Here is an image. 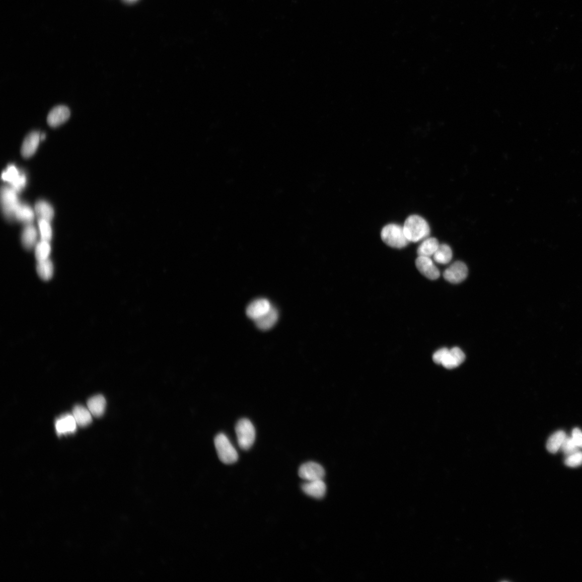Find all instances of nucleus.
<instances>
[{
    "label": "nucleus",
    "instance_id": "obj_22",
    "mask_svg": "<svg viewBox=\"0 0 582 582\" xmlns=\"http://www.w3.org/2000/svg\"><path fill=\"white\" fill-rule=\"evenodd\" d=\"M433 256L435 262L441 264H447L450 263L453 258V251L448 245L446 244H440L439 248Z\"/></svg>",
    "mask_w": 582,
    "mask_h": 582
},
{
    "label": "nucleus",
    "instance_id": "obj_10",
    "mask_svg": "<svg viewBox=\"0 0 582 582\" xmlns=\"http://www.w3.org/2000/svg\"><path fill=\"white\" fill-rule=\"evenodd\" d=\"M416 266L419 271L428 279L435 280L440 276V271L430 257L418 256L416 260Z\"/></svg>",
    "mask_w": 582,
    "mask_h": 582
},
{
    "label": "nucleus",
    "instance_id": "obj_23",
    "mask_svg": "<svg viewBox=\"0 0 582 582\" xmlns=\"http://www.w3.org/2000/svg\"><path fill=\"white\" fill-rule=\"evenodd\" d=\"M36 270L38 275L43 280H49L53 276V265L49 258L38 261Z\"/></svg>",
    "mask_w": 582,
    "mask_h": 582
},
{
    "label": "nucleus",
    "instance_id": "obj_21",
    "mask_svg": "<svg viewBox=\"0 0 582 582\" xmlns=\"http://www.w3.org/2000/svg\"><path fill=\"white\" fill-rule=\"evenodd\" d=\"M35 213L39 220L50 222L54 216L51 205L44 201H38L35 205Z\"/></svg>",
    "mask_w": 582,
    "mask_h": 582
},
{
    "label": "nucleus",
    "instance_id": "obj_9",
    "mask_svg": "<svg viewBox=\"0 0 582 582\" xmlns=\"http://www.w3.org/2000/svg\"><path fill=\"white\" fill-rule=\"evenodd\" d=\"M465 355L464 352L458 347L451 349L447 348L442 357L441 365L448 370L454 369L460 366L464 361Z\"/></svg>",
    "mask_w": 582,
    "mask_h": 582
},
{
    "label": "nucleus",
    "instance_id": "obj_32",
    "mask_svg": "<svg viewBox=\"0 0 582 582\" xmlns=\"http://www.w3.org/2000/svg\"><path fill=\"white\" fill-rule=\"evenodd\" d=\"M124 1L127 2V3H133L135 1H136V0H124Z\"/></svg>",
    "mask_w": 582,
    "mask_h": 582
},
{
    "label": "nucleus",
    "instance_id": "obj_11",
    "mask_svg": "<svg viewBox=\"0 0 582 582\" xmlns=\"http://www.w3.org/2000/svg\"><path fill=\"white\" fill-rule=\"evenodd\" d=\"M70 116V111L67 107L60 105L55 107L49 113L47 122L52 127H58L66 121Z\"/></svg>",
    "mask_w": 582,
    "mask_h": 582
},
{
    "label": "nucleus",
    "instance_id": "obj_17",
    "mask_svg": "<svg viewBox=\"0 0 582 582\" xmlns=\"http://www.w3.org/2000/svg\"><path fill=\"white\" fill-rule=\"evenodd\" d=\"M106 400L102 395L92 397L88 401V407L91 414L97 417L103 415L106 408Z\"/></svg>",
    "mask_w": 582,
    "mask_h": 582
},
{
    "label": "nucleus",
    "instance_id": "obj_12",
    "mask_svg": "<svg viewBox=\"0 0 582 582\" xmlns=\"http://www.w3.org/2000/svg\"><path fill=\"white\" fill-rule=\"evenodd\" d=\"M40 135V132L33 131L26 136L21 147L23 157L29 158L35 154L41 141Z\"/></svg>",
    "mask_w": 582,
    "mask_h": 582
},
{
    "label": "nucleus",
    "instance_id": "obj_18",
    "mask_svg": "<svg viewBox=\"0 0 582 582\" xmlns=\"http://www.w3.org/2000/svg\"><path fill=\"white\" fill-rule=\"evenodd\" d=\"M440 243L435 238H426L420 245L417 250L418 256L431 257L440 247Z\"/></svg>",
    "mask_w": 582,
    "mask_h": 582
},
{
    "label": "nucleus",
    "instance_id": "obj_30",
    "mask_svg": "<svg viewBox=\"0 0 582 582\" xmlns=\"http://www.w3.org/2000/svg\"><path fill=\"white\" fill-rule=\"evenodd\" d=\"M571 437L577 446L582 448V431L578 428H574Z\"/></svg>",
    "mask_w": 582,
    "mask_h": 582
},
{
    "label": "nucleus",
    "instance_id": "obj_14",
    "mask_svg": "<svg viewBox=\"0 0 582 582\" xmlns=\"http://www.w3.org/2000/svg\"><path fill=\"white\" fill-rule=\"evenodd\" d=\"M303 492L314 498L321 499L326 492V485L323 479L307 481L302 485Z\"/></svg>",
    "mask_w": 582,
    "mask_h": 582
},
{
    "label": "nucleus",
    "instance_id": "obj_8",
    "mask_svg": "<svg viewBox=\"0 0 582 582\" xmlns=\"http://www.w3.org/2000/svg\"><path fill=\"white\" fill-rule=\"evenodd\" d=\"M299 476L307 481L323 479L325 472L323 467L315 462H308L303 464L298 472Z\"/></svg>",
    "mask_w": 582,
    "mask_h": 582
},
{
    "label": "nucleus",
    "instance_id": "obj_2",
    "mask_svg": "<svg viewBox=\"0 0 582 582\" xmlns=\"http://www.w3.org/2000/svg\"><path fill=\"white\" fill-rule=\"evenodd\" d=\"M381 239L387 246L402 249L407 247L409 243L406 237L403 226L396 224H389L382 229Z\"/></svg>",
    "mask_w": 582,
    "mask_h": 582
},
{
    "label": "nucleus",
    "instance_id": "obj_26",
    "mask_svg": "<svg viewBox=\"0 0 582 582\" xmlns=\"http://www.w3.org/2000/svg\"><path fill=\"white\" fill-rule=\"evenodd\" d=\"M51 250L49 242L41 240L38 242L36 245L35 252L37 262L48 259Z\"/></svg>",
    "mask_w": 582,
    "mask_h": 582
},
{
    "label": "nucleus",
    "instance_id": "obj_16",
    "mask_svg": "<svg viewBox=\"0 0 582 582\" xmlns=\"http://www.w3.org/2000/svg\"><path fill=\"white\" fill-rule=\"evenodd\" d=\"M76 424L73 415L67 414L60 417L55 424L57 433L58 435L72 433L76 430Z\"/></svg>",
    "mask_w": 582,
    "mask_h": 582
},
{
    "label": "nucleus",
    "instance_id": "obj_13",
    "mask_svg": "<svg viewBox=\"0 0 582 582\" xmlns=\"http://www.w3.org/2000/svg\"><path fill=\"white\" fill-rule=\"evenodd\" d=\"M271 306L270 303L266 299H259L248 306L247 315L249 318L255 320L265 315L270 310Z\"/></svg>",
    "mask_w": 582,
    "mask_h": 582
},
{
    "label": "nucleus",
    "instance_id": "obj_25",
    "mask_svg": "<svg viewBox=\"0 0 582 582\" xmlns=\"http://www.w3.org/2000/svg\"><path fill=\"white\" fill-rule=\"evenodd\" d=\"M34 216V212L29 206L20 204L16 214H15V219L23 222V223L29 225L32 223Z\"/></svg>",
    "mask_w": 582,
    "mask_h": 582
},
{
    "label": "nucleus",
    "instance_id": "obj_15",
    "mask_svg": "<svg viewBox=\"0 0 582 582\" xmlns=\"http://www.w3.org/2000/svg\"><path fill=\"white\" fill-rule=\"evenodd\" d=\"M278 317V310L271 306L270 310L265 315L255 320L256 326L260 330H269L276 324Z\"/></svg>",
    "mask_w": 582,
    "mask_h": 582
},
{
    "label": "nucleus",
    "instance_id": "obj_31",
    "mask_svg": "<svg viewBox=\"0 0 582 582\" xmlns=\"http://www.w3.org/2000/svg\"><path fill=\"white\" fill-rule=\"evenodd\" d=\"M46 138V134L45 133H41L40 135L41 141H43Z\"/></svg>",
    "mask_w": 582,
    "mask_h": 582
},
{
    "label": "nucleus",
    "instance_id": "obj_20",
    "mask_svg": "<svg viewBox=\"0 0 582 582\" xmlns=\"http://www.w3.org/2000/svg\"><path fill=\"white\" fill-rule=\"evenodd\" d=\"M91 413L83 406L78 405L75 406L73 409V416L77 424L82 427H85L92 422Z\"/></svg>",
    "mask_w": 582,
    "mask_h": 582
},
{
    "label": "nucleus",
    "instance_id": "obj_28",
    "mask_svg": "<svg viewBox=\"0 0 582 582\" xmlns=\"http://www.w3.org/2000/svg\"><path fill=\"white\" fill-rule=\"evenodd\" d=\"M561 448L566 455L569 456L578 451L579 448L573 441L572 437H566Z\"/></svg>",
    "mask_w": 582,
    "mask_h": 582
},
{
    "label": "nucleus",
    "instance_id": "obj_24",
    "mask_svg": "<svg viewBox=\"0 0 582 582\" xmlns=\"http://www.w3.org/2000/svg\"><path fill=\"white\" fill-rule=\"evenodd\" d=\"M565 433L563 431H558L549 438L547 443V449L550 453L555 454L561 448L562 444L566 438Z\"/></svg>",
    "mask_w": 582,
    "mask_h": 582
},
{
    "label": "nucleus",
    "instance_id": "obj_6",
    "mask_svg": "<svg viewBox=\"0 0 582 582\" xmlns=\"http://www.w3.org/2000/svg\"><path fill=\"white\" fill-rule=\"evenodd\" d=\"M2 179L9 182L11 187L17 193L20 192L26 185V175L21 174L14 165H10L7 167V170L2 174Z\"/></svg>",
    "mask_w": 582,
    "mask_h": 582
},
{
    "label": "nucleus",
    "instance_id": "obj_5",
    "mask_svg": "<svg viewBox=\"0 0 582 582\" xmlns=\"http://www.w3.org/2000/svg\"><path fill=\"white\" fill-rule=\"evenodd\" d=\"M1 203L5 217L9 220L15 218V214L21 204L18 200L17 191L12 187H2Z\"/></svg>",
    "mask_w": 582,
    "mask_h": 582
},
{
    "label": "nucleus",
    "instance_id": "obj_7",
    "mask_svg": "<svg viewBox=\"0 0 582 582\" xmlns=\"http://www.w3.org/2000/svg\"><path fill=\"white\" fill-rule=\"evenodd\" d=\"M468 269L465 263L457 261L451 265L445 271L444 278L453 284H458L468 276Z\"/></svg>",
    "mask_w": 582,
    "mask_h": 582
},
{
    "label": "nucleus",
    "instance_id": "obj_4",
    "mask_svg": "<svg viewBox=\"0 0 582 582\" xmlns=\"http://www.w3.org/2000/svg\"><path fill=\"white\" fill-rule=\"evenodd\" d=\"M235 431L241 449L247 450L251 448L256 438V431L251 421L247 418L240 419L236 424Z\"/></svg>",
    "mask_w": 582,
    "mask_h": 582
},
{
    "label": "nucleus",
    "instance_id": "obj_19",
    "mask_svg": "<svg viewBox=\"0 0 582 582\" xmlns=\"http://www.w3.org/2000/svg\"><path fill=\"white\" fill-rule=\"evenodd\" d=\"M37 238V232L34 226L27 225L22 234V243L27 250H31L35 246Z\"/></svg>",
    "mask_w": 582,
    "mask_h": 582
},
{
    "label": "nucleus",
    "instance_id": "obj_3",
    "mask_svg": "<svg viewBox=\"0 0 582 582\" xmlns=\"http://www.w3.org/2000/svg\"><path fill=\"white\" fill-rule=\"evenodd\" d=\"M220 460L225 464H233L238 461L239 455L227 435L219 433L214 440Z\"/></svg>",
    "mask_w": 582,
    "mask_h": 582
},
{
    "label": "nucleus",
    "instance_id": "obj_29",
    "mask_svg": "<svg viewBox=\"0 0 582 582\" xmlns=\"http://www.w3.org/2000/svg\"><path fill=\"white\" fill-rule=\"evenodd\" d=\"M565 464L570 468H576L582 465V453L577 451L576 453L568 456L565 459Z\"/></svg>",
    "mask_w": 582,
    "mask_h": 582
},
{
    "label": "nucleus",
    "instance_id": "obj_1",
    "mask_svg": "<svg viewBox=\"0 0 582 582\" xmlns=\"http://www.w3.org/2000/svg\"><path fill=\"white\" fill-rule=\"evenodd\" d=\"M404 232L409 242H418L426 239L430 233V228L423 217L413 215L406 219L403 226Z\"/></svg>",
    "mask_w": 582,
    "mask_h": 582
},
{
    "label": "nucleus",
    "instance_id": "obj_27",
    "mask_svg": "<svg viewBox=\"0 0 582 582\" xmlns=\"http://www.w3.org/2000/svg\"><path fill=\"white\" fill-rule=\"evenodd\" d=\"M41 240L50 242L52 238V229L50 222L45 220H38Z\"/></svg>",
    "mask_w": 582,
    "mask_h": 582
}]
</instances>
